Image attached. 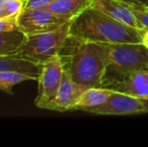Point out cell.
<instances>
[{
    "mask_svg": "<svg viewBox=\"0 0 148 147\" xmlns=\"http://www.w3.org/2000/svg\"><path fill=\"white\" fill-rule=\"evenodd\" d=\"M109 49V43L82 40L70 36L60 57L75 82L86 87H101Z\"/></svg>",
    "mask_w": 148,
    "mask_h": 147,
    "instance_id": "cell-1",
    "label": "cell"
},
{
    "mask_svg": "<svg viewBox=\"0 0 148 147\" xmlns=\"http://www.w3.org/2000/svg\"><path fill=\"white\" fill-rule=\"evenodd\" d=\"M144 31L126 25L89 7L71 21L70 36L87 41L109 43L142 42Z\"/></svg>",
    "mask_w": 148,
    "mask_h": 147,
    "instance_id": "cell-2",
    "label": "cell"
},
{
    "mask_svg": "<svg viewBox=\"0 0 148 147\" xmlns=\"http://www.w3.org/2000/svg\"><path fill=\"white\" fill-rule=\"evenodd\" d=\"M147 68L148 47L142 42L110 44L109 57L101 87L109 88L132 74Z\"/></svg>",
    "mask_w": 148,
    "mask_h": 147,
    "instance_id": "cell-3",
    "label": "cell"
},
{
    "mask_svg": "<svg viewBox=\"0 0 148 147\" xmlns=\"http://www.w3.org/2000/svg\"><path fill=\"white\" fill-rule=\"evenodd\" d=\"M70 24L71 21L57 29L26 36L16 53L42 65L60 53L70 36Z\"/></svg>",
    "mask_w": 148,
    "mask_h": 147,
    "instance_id": "cell-4",
    "label": "cell"
},
{
    "mask_svg": "<svg viewBox=\"0 0 148 147\" xmlns=\"http://www.w3.org/2000/svg\"><path fill=\"white\" fill-rule=\"evenodd\" d=\"M64 71V63L60 55L42 64L40 75L37 81V95L34 99V105L37 108L49 110L57 97Z\"/></svg>",
    "mask_w": 148,
    "mask_h": 147,
    "instance_id": "cell-5",
    "label": "cell"
},
{
    "mask_svg": "<svg viewBox=\"0 0 148 147\" xmlns=\"http://www.w3.org/2000/svg\"><path fill=\"white\" fill-rule=\"evenodd\" d=\"M70 21L72 20L51 11L47 7L30 8L24 9L18 16V27L26 36H30L57 29Z\"/></svg>",
    "mask_w": 148,
    "mask_h": 147,
    "instance_id": "cell-6",
    "label": "cell"
},
{
    "mask_svg": "<svg viewBox=\"0 0 148 147\" xmlns=\"http://www.w3.org/2000/svg\"><path fill=\"white\" fill-rule=\"evenodd\" d=\"M86 112L98 115H133L144 114V107L141 99L115 91L104 104Z\"/></svg>",
    "mask_w": 148,
    "mask_h": 147,
    "instance_id": "cell-7",
    "label": "cell"
},
{
    "mask_svg": "<svg viewBox=\"0 0 148 147\" xmlns=\"http://www.w3.org/2000/svg\"><path fill=\"white\" fill-rule=\"evenodd\" d=\"M87 88L84 85L75 82L72 78L69 70L64 68L57 97L51 104L49 110L57 112H66L75 110L76 104L78 103L80 97L85 92Z\"/></svg>",
    "mask_w": 148,
    "mask_h": 147,
    "instance_id": "cell-8",
    "label": "cell"
},
{
    "mask_svg": "<svg viewBox=\"0 0 148 147\" xmlns=\"http://www.w3.org/2000/svg\"><path fill=\"white\" fill-rule=\"evenodd\" d=\"M91 7L126 25L138 28L136 19L128 4L120 0H92ZM139 29V28H138Z\"/></svg>",
    "mask_w": 148,
    "mask_h": 147,
    "instance_id": "cell-9",
    "label": "cell"
},
{
    "mask_svg": "<svg viewBox=\"0 0 148 147\" xmlns=\"http://www.w3.org/2000/svg\"><path fill=\"white\" fill-rule=\"evenodd\" d=\"M109 89L141 100L148 99V68L132 74L125 80L110 86Z\"/></svg>",
    "mask_w": 148,
    "mask_h": 147,
    "instance_id": "cell-10",
    "label": "cell"
},
{
    "mask_svg": "<svg viewBox=\"0 0 148 147\" xmlns=\"http://www.w3.org/2000/svg\"><path fill=\"white\" fill-rule=\"evenodd\" d=\"M42 65L28 59L18 53L0 55V72H20L39 77Z\"/></svg>",
    "mask_w": 148,
    "mask_h": 147,
    "instance_id": "cell-11",
    "label": "cell"
},
{
    "mask_svg": "<svg viewBox=\"0 0 148 147\" xmlns=\"http://www.w3.org/2000/svg\"><path fill=\"white\" fill-rule=\"evenodd\" d=\"M114 90L103 87H89L80 97L78 103L76 104L75 110L85 111L91 108H95L104 104L110 98Z\"/></svg>",
    "mask_w": 148,
    "mask_h": 147,
    "instance_id": "cell-12",
    "label": "cell"
},
{
    "mask_svg": "<svg viewBox=\"0 0 148 147\" xmlns=\"http://www.w3.org/2000/svg\"><path fill=\"white\" fill-rule=\"evenodd\" d=\"M91 4L92 0H55L45 7L66 19L73 20L84 10L91 7Z\"/></svg>",
    "mask_w": 148,
    "mask_h": 147,
    "instance_id": "cell-13",
    "label": "cell"
},
{
    "mask_svg": "<svg viewBox=\"0 0 148 147\" xmlns=\"http://www.w3.org/2000/svg\"><path fill=\"white\" fill-rule=\"evenodd\" d=\"M26 34L21 30L0 31V55L16 53L25 40Z\"/></svg>",
    "mask_w": 148,
    "mask_h": 147,
    "instance_id": "cell-14",
    "label": "cell"
},
{
    "mask_svg": "<svg viewBox=\"0 0 148 147\" xmlns=\"http://www.w3.org/2000/svg\"><path fill=\"white\" fill-rule=\"evenodd\" d=\"M26 81H38V77L14 71L0 72V91L13 95L12 88Z\"/></svg>",
    "mask_w": 148,
    "mask_h": 147,
    "instance_id": "cell-15",
    "label": "cell"
},
{
    "mask_svg": "<svg viewBox=\"0 0 148 147\" xmlns=\"http://www.w3.org/2000/svg\"><path fill=\"white\" fill-rule=\"evenodd\" d=\"M136 19L138 28L148 31V6L137 3H127Z\"/></svg>",
    "mask_w": 148,
    "mask_h": 147,
    "instance_id": "cell-16",
    "label": "cell"
},
{
    "mask_svg": "<svg viewBox=\"0 0 148 147\" xmlns=\"http://www.w3.org/2000/svg\"><path fill=\"white\" fill-rule=\"evenodd\" d=\"M18 29V17L0 18V31H13Z\"/></svg>",
    "mask_w": 148,
    "mask_h": 147,
    "instance_id": "cell-17",
    "label": "cell"
},
{
    "mask_svg": "<svg viewBox=\"0 0 148 147\" xmlns=\"http://www.w3.org/2000/svg\"><path fill=\"white\" fill-rule=\"evenodd\" d=\"M55 0H26L25 8L24 9H30V8H38L45 7Z\"/></svg>",
    "mask_w": 148,
    "mask_h": 147,
    "instance_id": "cell-18",
    "label": "cell"
},
{
    "mask_svg": "<svg viewBox=\"0 0 148 147\" xmlns=\"http://www.w3.org/2000/svg\"><path fill=\"white\" fill-rule=\"evenodd\" d=\"M9 17L7 14V10H6L5 1L4 0H0V18H6Z\"/></svg>",
    "mask_w": 148,
    "mask_h": 147,
    "instance_id": "cell-19",
    "label": "cell"
},
{
    "mask_svg": "<svg viewBox=\"0 0 148 147\" xmlns=\"http://www.w3.org/2000/svg\"><path fill=\"white\" fill-rule=\"evenodd\" d=\"M120 1L125 2V3H137L148 6V0H120Z\"/></svg>",
    "mask_w": 148,
    "mask_h": 147,
    "instance_id": "cell-20",
    "label": "cell"
},
{
    "mask_svg": "<svg viewBox=\"0 0 148 147\" xmlns=\"http://www.w3.org/2000/svg\"><path fill=\"white\" fill-rule=\"evenodd\" d=\"M142 43L146 47H148V31H144V34H143V38H142Z\"/></svg>",
    "mask_w": 148,
    "mask_h": 147,
    "instance_id": "cell-21",
    "label": "cell"
},
{
    "mask_svg": "<svg viewBox=\"0 0 148 147\" xmlns=\"http://www.w3.org/2000/svg\"><path fill=\"white\" fill-rule=\"evenodd\" d=\"M142 103L144 107V113H148V99H143Z\"/></svg>",
    "mask_w": 148,
    "mask_h": 147,
    "instance_id": "cell-22",
    "label": "cell"
}]
</instances>
